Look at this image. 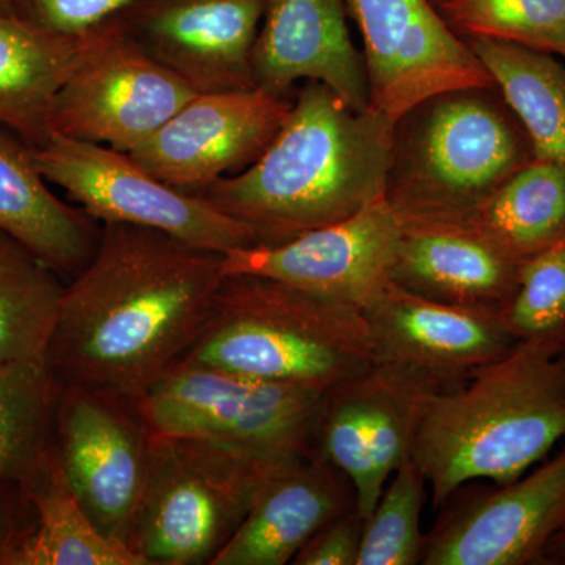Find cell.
<instances>
[{
  "instance_id": "1",
  "label": "cell",
  "mask_w": 565,
  "mask_h": 565,
  "mask_svg": "<svg viewBox=\"0 0 565 565\" xmlns=\"http://www.w3.org/2000/svg\"><path fill=\"white\" fill-rule=\"evenodd\" d=\"M223 277V253L103 223L95 255L66 281L47 367L62 386L136 403L199 340Z\"/></svg>"
},
{
  "instance_id": "2",
  "label": "cell",
  "mask_w": 565,
  "mask_h": 565,
  "mask_svg": "<svg viewBox=\"0 0 565 565\" xmlns=\"http://www.w3.org/2000/svg\"><path fill=\"white\" fill-rule=\"evenodd\" d=\"M394 122L355 110L303 82L263 154L211 185L203 199L245 223L256 245H278L351 217L385 196Z\"/></svg>"
},
{
  "instance_id": "3",
  "label": "cell",
  "mask_w": 565,
  "mask_h": 565,
  "mask_svg": "<svg viewBox=\"0 0 565 565\" xmlns=\"http://www.w3.org/2000/svg\"><path fill=\"white\" fill-rule=\"evenodd\" d=\"M565 438V355L516 343L462 385L423 399L412 460L435 508L470 482L508 484Z\"/></svg>"
},
{
  "instance_id": "4",
  "label": "cell",
  "mask_w": 565,
  "mask_h": 565,
  "mask_svg": "<svg viewBox=\"0 0 565 565\" xmlns=\"http://www.w3.org/2000/svg\"><path fill=\"white\" fill-rule=\"evenodd\" d=\"M181 362L322 390L373 363L360 308L252 274L223 277Z\"/></svg>"
},
{
  "instance_id": "5",
  "label": "cell",
  "mask_w": 565,
  "mask_h": 565,
  "mask_svg": "<svg viewBox=\"0 0 565 565\" xmlns=\"http://www.w3.org/2000/svg\"><path fill=\"white\" fill-rule=\"evenodd\" d=\"M533 159L494 85L438 93L394 122L385 200L401 225L459 221Z\"/></svg>"
},
{
  "instance_id": "6",
  "label": "cell",
  "mask_w": 565,
  "mask_h": 565,
  "mask_svg": "<svg viewBox=\"0 0 565 565\" xmlns=\"http://www.w3.org/2000/svg\"><path fill=\"white\" fill-rule=\"evenodd\" d=\"M323 394L318 386L178 362L134 404L152 435L192 438L253 463L286 468L315 456Z\"/></svg>"
},
{
  "instance_id": "7",
  "label": "cell",
  "mask_w": 565,
  "mask_h": 565,
  "mask_svg": "<svg viewBox=\"0 0 565 565\" xmlns=\"http://www.w3.org/2000/svg\"><path fill=\"white\" fill-rule=\"evenodd\" d=\"M151 437L150 475L128 541L148 565L211 564L263 487L289 468L253 463L192 438Z\"/></svg>"
},
{
  "instance_id": "8",
  "label": "cell",
  "mask_w": 565,
  "mask_h": 565,
  "mask_svg": "<svg viewBox=\"0 0 565 565\" xmlns=\"http://www.w3.org/2000/svg\"><path fill=\"white\" fill-rule=\"evenodd\" d=\"M33 152L47 182L102 225L158 230L223 255L256 245L245 223L215 210L203 196L167 184L129 152L54 132Z\"/></svg>"
},
{
  "instance_id": "9",
  "label": "cell",
  "mask_w": 565,
  "mask_h": 565,
  "mask_svg": "<svg viewBox=\"0 0 565 565\" xmlns=\"http://www.w3.org/2000/svg\"><path fill=\"white\" fill-rule=\"evenodd\" d=\"M193 95L111 18L93 29L87 51L55 96L51 134L129 152Z\"/></svg>"
},
{
  "instance_id": "10",
  "label": "cell",
  "mask_w": 565,
  "mask_h": 565,
  "mask_svg": "<svg viewBox=\"0 0 565 565\" xmlns=\"http://www.w3.org/2000/svg\"><path fill=\"white\" fill-rule=\"evenodd\" d=\"M438 509L423 565H542L565 531V446L508 484L460 487Z\"/></svg>"
},
{
  "instance_id": "11",
  "label": "cell",
  "mask_w": 565,
  "mask_h": 565,
  "mask_svg": "<svg viewBox=\"0 0 565 565\" xmlns=\"http://www.w3.org/2000/svg\"><path fill=\"white\" fill-rule=\"evenodd\" d=\"M362 313L371 362L427 396L457 388L516 345L500 311L435 302L393 281Z\"/></svg>"
},
{
  "instance_id": "12",
  "label": "cell",
  "mask_w": 565,
  "mask_h": 565,
  "mask_svg": "<svg viewBox=\"0 0 565 565\" xmlns=\"http://www.w3.org/2000/svg\"><path fill=\"white\" fill-rule=\"evenodd\" d=\"M151 448V433L131 401L62 386L55 449L63 473L96 526L125 545L150 475Z\"/></svg>"
},
{
  "instance_id": "13",
  "label": "cell",
  "mask_w": 565,
  "mask_h": 565,
  "mask_svg": "<svg viewBox=\"0 0 565 565\" xmlns=\"http://www.w3.org/2000/svg\"><path fill=\"white\" fill-rule=\"evenodd\" d=\"M348 10L362 33L370 107L386 120L438 93L493 87L430 0H348Z\"/></svg>"
},
{
  "instance_id": "14",
  "label": "cell",
  "mask_w": 565,
  "mask_h": 565,
  "mask_svg": "<svg viewBox=\"0 0 565 565\" xmlns=\"http://www.w3.org/2000/svg\"><path fill=\"white\" fill-rule=\"evenodd\" d=\"M292 98L259 87L196 93L129 154L167 184L202 196L214 182L243 172L263 154Z\"/></svg>"
},
{
  "instance_id": "15",
  "label": "cell",
  "mask_w": 565,
  "mask_h": 565,
  "mask_svg": "<svg viewBox=\"0 0 565 565\" xmlns=\"http://www.w3.org/2000/svg\"><path fill=\"white\" fill-rule=\"evenodd\" d=\"M401 232L382 196L288 243L234 248L223 255V273L263 275L363 310L392 281Z\"/></svg>"
},
{
  "instance_id": "16",
  "label": "cell",
  "mask_w": 565,
  "mask_h": 565,
  "mask_svg": "<svg viewBox=\"0 0 565 565\" xmlns=\"http://www.w3.org/2000/svg\"><path fill=\"white\" fill-rule=\"evenodd\" d=\"M426 396L373 363L326 390L315 455L348 476L364 520L386 482L411 459Z\"/></svg>"
},
{
  "instance_id": "17",
  "label": "cell",
  "mask_w": 565,
  "mask_h": 565,
  "mask_svg": "<svg viewBox=\"0 0 565 565\" xmlns=\"http://www.w3.org/2000/svg\"><path fill=\"white\" fill-rule=\"evenodd\" d=\"M267 0H136L117 14L195 93L255 88L252 54Z\"/></svg>"
},
{
  "instance_id": "18",
  "label": "cell",
  "mask_w": 565,
  "mask_h": 565,
  "mask_svg": "<svg viewBox=\"0 0 565 565\" xmlns=\"http://www.w3.org/2000/svg\"><path fill=\"white\" fill-rule=\"evenodd\" d=\"M348 14V0H267L252 54L256 87L292 96L299 82H319L353 109H370Z\"/></svg>"
},
{
  "instance_id": "19",
  "label": "cell",
  "mask_w": 565,
  "mask_h": 565,
  "mask_svg": "<svg viewBox=\"0 0 565 565\" xmlns=\"http://www.w3.org/2000/svg\"><path fill=\"white\" fill-rule=\"evenodd\" d=\"M356 508L348 476L319 456L275 475L211 565H285L327 523Z\"/></svg>"
},
{
  "instance_id": "20",
  "label": "cell",
  "mask_w": 565,
  "mask_h": 565,
  "mask_svg": "<svg viewBox=\"0 0 565 565\" xmlns=\"http://www.w3.org/2000/svg\"><path fill=\"white\" fill-rule=\"evenodd\" d=\"M392 281L435 302L501 311L522 262L452 222L404 223Z\"/></svg>"
},
{
  "instance_id": "21",
  "label": "cell",
  "mask_w": 565,
  "mask_h": 565,
  "mask_svg": "<svg viewBox=\"0 0 565 565\" xmlns=\"http://www.w3.org/2000/svg\"><path fill=\"white\" fill-rule=\"evenodd\" d=\"M50 185L31 145L0 128V232L70 281L95 255L102 223L55 195Z\"/></svg>"
},
{
  "instance_id": "22",
  "label": "cell",
  "mask_w": 565,
  "mask_h": 565,
  "mask_svg": "<svg viewBox=\"0 0 565 565\" xmlns=\"http://www.w3.org/2000/svg\"><path fill=\"white\" fill-rule=\"evenodd\" d=\"M92 31L63 35L0 11V128L32 148L46 143L52 104L87 51Z\"/></svg>"
},
{
  "instance_id": "23",
  "label": "cell",
  "mask_w": 565,
  "mask_h": 565,
  "mask_svg": "<svg viewBox=\"0 0 565 565\" xmlns=\"http://www.w3.org/2000/svg\"><path fill=\"white\" fill-rule=\"evenodd\" d=\"M21 489L31 523L14 535L0 565H148L96 526L63 473L57 449Z\"/></svg>"
},
{
  "instance_id": "24",
  "label": "cell",
  "mask_w": 565,
  "mask_h": 565,
  "mask_svg": "<svg viewBox=\"0 0 565 565\" xmlns=\"http://www.w3.org/2000/svg\"><path fill=\"white\" fill-rule=\"evenodd\" d=\"M519 262L565 247V166L533 159L459 221Z\"/></svg>"
},
{
  "instance_id": "25",
  "label": "cell",
  "mask_w": 565,
  "mask_h": 565,
  "mask_svg": "<svg viewBox=\"0 0 565 565\" xmlns=\"http://www.w3.org/2000/svg\"><path fill=\"white\" fill-rule=\"evenodd\" d=\"M533 145L534 159L565 166V66L550 52L465 39Z\"/></svg>"
},
{
  "instance_id": "26",
  "label": "cell",
  "mask_w": 565,
  "mask_h": 565,
  "mask_svg": "<svg viewBox=\"0 0 565 565\" xmlns=\"http://www.w3.org/2000/svg\"><path fill=\"white\" fill-rule=\"evenodd\" d=\"M65 289L61 274L0 232V366L46 363Z\"/></svg>"
},
{
  "instance_id": "27",
  "label": "cell",
  "mask_w": 565,
  "mask_h": 565,
  "mask_svg": "<svg viewBox=\"0 0 565 565\" xmlns=\"http://www.w3.org/2000/svg\"><path fill=\"white\" fill-rule=\"evenodd\" d=\"M61 390L46 363L0 366V481L24 486L55 448Z\"/></svg>"
},
{
  "instance_id": "28",
  "label": "cell",
  "mask_w": 565,
  "mask_h": 565,
  "mask_svg": "<svg viewBox=\"0 0 565 565\" xmlns=\"http://www.w3.org/2000/svg\"><path fill=\"white\" fill-rule=\"evenodd\" d=\"M437 9L460 39L509 41L565 58V0H446Z\"/></svg>"
},
{
  "instance_id": "29",
  "label": "cell",
  "mask_w": 565,
  "mask_h": 565,
  "mask_svg": "<svg viewBox=\"0 0 565 565\" xmlns=\"http://www.w3.org/2000/svg\"><path fill=\"white\" fill-rule=\"evenodd\" d=\"M426 489V478L411 457L386 482L374 511L364 520L356 565L422 564Z\"/></svg>"
},
{
  "instance_id": "30",
  "label": "cell",
  "mask_w": 565,
  "mask_h": 565,
  "mask_svg": "<svg viewBox=\"0 0 565 565\" xmlns=\"http://www.w3.org/2000/svg\"><path fill=\"white\" fill-rule=\"evenodd\" d=\"M500 315L516 343L565 355V247L522 263L515 291Z\"/></svg>"
},
{
  "instance_id": "31",
  "label": "cell",
  "mask_w": 565,
  "mask_h": 565,
  "mask_svg": "<svg viewBox=\"0 0 565 565\" xmlns=\"http://www.w3.org/2000/svg\"><path fill=\"white\" fill-rule=\"evenodd\" d=\"M24 20L63 35H82L117 17L136 0H11Z\"/></svg>"
},
{
  "instance_id": "32",
  "label": "cell",
  "mask_w": 565,
  "mask_h": 565,
  "mask_svg": "<svg viewBox=\"0 0 565 565\" xmlns=\"http://www.w3.org/2000/svg\"><path fill=\"white\" fill-rule=\"evenodd\" d=\"M364 519L359 509L327 523L294 557V565H356Z\"/></svg>"
},
{
  "instance_id": "33",
  "label": "cell",
  "mask_w": 565,
  "mask_h": 565,
  "mask_svg": "<svg viewBox=\"0 0 565 565\" xmlns=\"http://www.w3.org/2000/svg\"><path fill=\"white\" fill-rule=\"evenodd\" d=\"M32 511L21 486L0 481V561L14 535L31 523Z\"/></svg>"
},
{
  "instance_id": "34",
  "label": "cell",
  "mask_w": 565,
  "mask_h": 565,
  "mask_svg": "<svg viewBox=\"0 0 565 565\" xmlns=\"http://www.w3.org/2000/svg\"><path fill=\"white\" fill-rule=\"evenodd\" d=\"M542 565H565V531L548 546Z\"/></svg>"
},
{
  "instance_id": "35",
  "label": "cell",
  "mask_w": 565,
  "mask_h": 565,
  "mask_svg": "<svg viewBox=\"0 0 565 565\" xmlns=\"http://www.w3.org/2000/svg\"><path fill=\"white\" fill-rule=\"evenodd\" d=\"M0 11H3V13H14L13 2L11 0H0Z\"/></svg>"
},
{
  "instance_id": "36",
  "label": "cell",
  "mask_w": 565,
  "mask_h": 565,
  "mask_svg": "<svg viewBox=\"0 0 565 565\" xmlns=\"http://www.w3.org/2000/svg\"><path fill=\"white\" fill-rule=\"evenodd\" d=\"M430 2L434 3V6H441V3L446 2V0H430Z\"/></svg>"
}]
</instances>
